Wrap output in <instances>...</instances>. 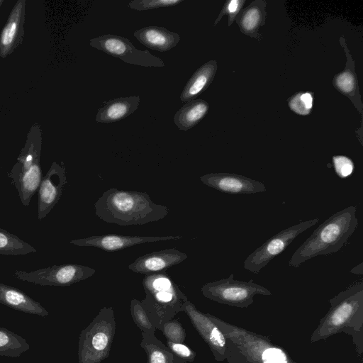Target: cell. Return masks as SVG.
<instances>
[{"instance_id":"19","label":"cell","mask_w":363,"mask_h":363,"mask_svg":"<svg viewBox=\"0 0 363 363\" xmlns=\"http://www.w3.org/2000/svg\"><path fill=\"white\" fill-rule=\"evenodd\" d=\"M133 36L146 48L162 52L174 48L180 40L179 33L156 26L138 29Z\"/></svg>"},{"instance_id":"24","label":"cell","mask_w":363,"mask_h":363,"mask_svg":"<svg viewBox=\"0 0 363 363\" xmlns=\"http://www.w3.org/2000/svg\"><path fill=\"white\" fill-rule=\"evenodd\" d=\"M208 110L209 104L203 99H196L185 102L174 114L173 121L179 130L187 131L196 125Z\"/></svg>"},{"instance_id":"9","label":"cell","mask_w":363,"mask_h":363,"mask_svg":"<svg viewBox=\"0 0 363 363\" xmlns=\"http://www.w3.org/2000/svg\"><path fill=\"white\" fill-rule=\"evenodd\" d=\"M318 221L319 219L315 218L281 230L247 256L244 261V268L258 274L272 259L283 252L297 236Z\"/></svg>"},{"instance_id":"34","label":"cell","mask_w":363,"mask_h":363,"mask_svg":"<svg viewBox=\"0 0 363 363\" xmlns=\"http://www.w3.org/2000/svg\"><path fill=\"white\" fill-rule=\"evenodd\" d=\"M167 346L175 355L186 362H192L195 360V352L184 343L174 342L167 340Z\"/></svg>"},{"instance_id":"15","label":"cell","mask_w":363,"mask_h":363,"mask_svg":"<svg viewBox=\"0 0 363 363\" xmlns=\"http://www.w3.org/2000/svg\"><path fill=\"white\" fill-rule=\"evenodd\" d=\"M199 179L205 185L229 194H252L267 191L262 182L234 173H209Z\"/></svg>"},{"instance_id":"27","label":"cell","mask_w":363,"mask_h":363,"mask_svg":"<svg viewBox=\"0 0 363 363\" xmlns=\"http://www.w3.org/2000/svg\"><path fill=\"white\" fill-rule=\"evenodd\" d=\"M36 252L34 247L22 240L17 235L0 228V255H23Z\"/></svg>"},{"instance_id":"32","label":"cell","mask_w":363,"mask_h":363,"mask_svg":"<svg viewBox=\"0 0 363 363\" xmlns=\"http://www.w3.org/2000/svg\"><path fill=\"white\" fill-rule=\"evenodd\" d=\"M245 0H229L226 1L218 16L214 21V26L218 23L220 19L224 15L228 16V26H230L233 21L235 20L236 16L241 11L243 5L245 3Z\"/></svg>"},{"instance_id":"16","label":"cell","mask_w":363,"mask_h":363,"mask_svg":"<svg viewBox=\"0 0 363 363\" xmlns=\"http://www.w3.org/2000/svg\"><path fill=\"white\" fill-rule=\"evenodd\" d=\"M187 258V255L175 248L165 249L145 254L138 257L128 265V269L135 273L150 274L166 272Z\"/></svg>"},{"instance_id":"28","label":"cell","mask_w":363,"mask_h":363,"mask_svg":"<svg viewBox=\"0 0 363 363\" xmlns=\"http://www.w3.org/2000/svg\"><path fill=\"white\" fill-rule=\"evenodd\" d=\"M130 313L135 325L147 335H155L157 330L151 321L141 302L135 298L130 301Z\"/></svg>"},{"instance_id":"2","label":"cell","mask_w":363,"mask_h":363,"mask_svg":"<svg viewBox=\"0 0 363 363\" xmlns=\"http://www.w3.org/2000/svg\"><path fill=\"white\" fill-rule=\"evenodd\" d=\"M330 306L312 333L315 342L345 333L352 337L359 356L363 354V283L340 291L328 301Z\"/></svg>"},{"instance_id":"6","label":"cell","mask_w":363,"mask_h":363,"mask_svg":"<svg viewBox=\"0 0 363 363\" xmlns=\"http://www.w3.org/2000/svg\"><path fill=\"white\" fill-rule=\"evenodd\" d=\"M116 323L113 307H103L80 333L79 363H101L110 353Z\"/></svg>"},{"instance_id":"3","label":"cell","mask_w":363,"mask_h":363,"mask_svg":"<svg viewBox=\"0 0 363 363\" xmlns=\"http://www.w3.org/2000/svg\"><path fill=\"white\" fill-rule=\"evenodd\" d=\"M208 314L227 338L228 363H296L267 337Z\"/></svg>"},{"instance_id":"35","label":"cell","mask_w":363,"mask_h":363,"mask_svg":"<svg viewBox=\"0 0 363 363\" xmlns=\"http://www.w3.org/2000/svg\"><path fill=\"white\" fill-rule=\"evenodd\" d=\"M2 3H3V1H0V6H1V4Z\"/></svg>"},{"instance_id":"1","label":"cell","mask_w":363,"mask_h":363,"mask_svg":"<svg viewBox=\"0 0 363 363\" xmlns=\"http://www.w3.org/2000/svg\"><path fill=\"white\" fill-rule=\"evenodd\" d=\"M96 216L108 223L121 226L145 225L165 218L167 206L155 203L144 192L111 188L94 203Z\"/></svg>"},{"instance_id":"17","label":"cell","mask_w":363,"mask_h":363,"mask_svg":"<svg viewBox=\"0 0 363 363\" xmlns=\"http://www.w3.org/2000/svg\"><path fill=\"white\" fill-rule=\"evenodd\" d=\"M24 0L16 2L0 35V56L3 58L18 46L23 36L25 20Z\"/></svg>"},{"instance_id":"21","label":"cell","mask_w":363,"mask_h":363,"mask_svg":"<svg viewBox=\"0 0 363 363\" xmlns=\"http://www.w3.org/2000/svg\"><path fill=\"white\" fill-rule=\"evenodd\" d=\"M0 303L14 310L45 317L48 311L17 288L0 283Z\"/></svg>"},{"instance_id":"13","label":"cell","mask_w":363,"mask_h":363,"mask_svg":"<svg viewBox=\"0 0 363 363\" xmlns=\"http://www.w3.org/2000/svg\"><path fill=\"white\" fill-rule=\"evenodd\" d=\"M65 167L52 162L46 174L43 177L38 189V218L44 219L61 198L67 184Z\"/></svg>"},{"instance_id":"23","label":"cell","mask_w":363,"mask_h":363,"mask_svg":"<svg viewBox=\"0 0 363 363\" xmlns=\"http://www.w3.org/2000/svg\"><path fill=\"white\" fill-rule=\"evenodd\" d=\"M266 6L265 1L255 0L239 12L235 21L243 34L260 38L258 30L266 22Z\"/></svg>"},{"instance_id":"25","label":"cell","mask_w":363,"mask_h":363,"mask_svg":"<svg viewBox=\"0 0 363 363\" xmlns=\"http://www.w3.org/2000/svg\"><path fill=\"white\" fill-rule=\"evenodd\" d=\"M140 347L146 352V363H187L175 355L155 335L142 333Z\"/></svg>"},{"instance_id":"7","label":"cell","mask_w":363,"mask_h":363,"mask_svg":"<svg viewBox=\"0 0 363 363\" xmlns=\"http://www.w3.org/2000/svg\"><path fill=\"white\" fill-rule=\"evenodd\" d=\"M201 291L203 296L210 300L242 308L252 305L255 295L272 294L268 289L254 282L253 279L247 281L235 279L233 274L228 278L203 284Z\"/></svg>"},{"instance_id":"11","label":"cell","mask_w":363,"mask_h":363,"mask_svg":"<svg viewBox=\"0 0 363 363\" xmlns=\"http://www.w3.org/2000/svg\"><path fill=\"white\" fill-rule=\"evenodd\" d=\"M91 47L102 51L123 62L142 67H163L164 61L149 50L137 49L129 39L113 34H104L91 38Z\"/></svg>"},{"instance_id":"14","label":"cell","mask_w":363,"mask_h":363,"mask_svg":"<svg viewBox=\"0 0 363 363\" xmlns=\"http://www.w3.org/2000/svg\"><path fill=\"white\" fill-rule=\"evenodd\" d=\"M182 238V235L143 236L107 234L72 240L69 243L79 247H94L105 251L113 252L145 242L177 240Z\"/></svg>"},{"instance_id":"12","label":"cell","mask_w":363,"mask_h":363,"mask_svg":"<svg viewBox=\"0 0 363 363\" xmlns=\"http://www.w3.org/2000/svg\"><path fill=\"white\" fill-rule=\"evenodd\" d=\"M184 313L189 316L194 328L209 347L214 359L218 362L226 359L227 338L208 314L199 311L189 301L185 304Z\"/></svg>"},{"instance_id":"10","label":"cell","mask_w":363,"mask_h":363,"mask_svg":"<svg viewBox=\"0 0 363 363\" xmlns=\"http://www.w3.org/2000/svg\"><path fill=\"white\" fill-rule=\"evenodd\" d=\"M96 270L78 264L53 265L26 272L16 270L13 277L21 281L40 286H67L93 276Z\"/></svg>"},{"instance_id":"5","label":"cell","mask_w":363,"mask_h":363,"mask_svg":"<svg viewBox=\"0 0 363 363\" xmlns=\"http://www.w3.org/2000/svg\"><path fill=\"white\" fill-rule=\"evenodd\" d=\"M143 286L145 297L140 302L157 330L184 312L187 297L166 272L145 275Z\"/></svg>"},{"instance_id":"22","label":"cell","mask_w":363,"mask_h":363,"mask_svg":"<svg viewBox=\"0 0 363 363\" xmlns=\"http://www.w3.org/2000/svg\"><path fill=\"white\" fill-rule=\"evenodd\" d=\"M218 69L217 62L210 60L199 67L185 84L181 94L182 102H188L196 98L210 86Z\"/></svg>"},{"instance_id":"8","label":"cell","mask_w":363,"mask_h":363,"mask_svg":"<svg viewBox=\"0 0 363 363\" xmlns=\"http://www.w3.org/2000/svg\"><path fill=\"white\" fill-rule=\"evenodd\" d=\"M8 177L16 187L22 204L28 206L43 178L38 147L33 143L26 147Z\"/></svg>"},{"instance_id":"18","label":"cell","mask_w":363,"mask_h":363,"mask_svg":"<svg viewBox=\"0 0 363 363\" xmlns=\"http://www.w3.org/2000/svg\"><path fill=\"white\" fill-rule=\"evenodd\" d=\"M340 42L347 55V63L344 70L334 77L333 84L338 91L352 101L359 113L362 114V104L359 91L357 77L354 71V62L342 37L340 38Z\"/></svg>"},{"instance_id":"26","label":"cell","mask_w":363,"mask_h":363,"mask_svg":"<svg viewBox=\"0 0 363 363\" xmlns=\"http://www.w3.org/2000/svg\"><path fill=\"white\" fill-rule=\"evenodd\" d=\"M29 344L21 336L0 327V355L9 357H18L28 350Z\"/></svg>"},{"instance_id":"4","label":"cell","mask_w":363,"mask_h":363,"mask_svg":"<svg viewBox=\"0 0 363 363\" xmlns=\"http://www.w3.org/2000/svg\"><path fill=\"white\" fill-rule=\"evenodd\" d=\"M356 212V207L350 206L328 218L294 252L289 266L298 267L318 255L339 251L358 225Z\"/></svg>"},{"instance_id":"20","label":"cell","mask_w":363,"mask_h":363,"mask_svg":"<svg viewBox=\"0 0 363 363\" xmlns=\"http://www.w3.org/2000/svg\"><path fill=\"white\" fill-rule=\"evenodd\" d=\"M140 99L139 96L119 97L104 101L96 116V121L101 123H111L121 121L138 108Z\"/></svg>"},{"instance_id":"29","label":"cell","mask_w":363,"mask_h":363,"mask_svg":"<svg viewBox=\"0 0 363 363\" xmlns=\"http://www.w3.org/2000/svg\"><path fill=\"white\" fill-rule=\"evenodd\" d=\"M313 96L310 92H298L288 100L291 111L301 116L308 115L313 108Z\"/></svg>"},{"instance_id":"33","label":"cell","mask_w":363,"mask_h":363,"mask_svg":"<svg viewBox=\"0 0 363 363\" xmlns=\"http://www.w3.org/2000/svg\"><path fill=\"white\" fill-rule=\"evenodd\" d=\"M333 164L336 174L342 179L351 175L354 168L352 160L343 155L333 156Z\"/></svg>"},{"instance_id":"30","label":"cell","mask_w":363,"mask_h":363,"mask_svg":"<svg viewBox=\"0 0 363 363\" xmlns=\"http://www.w3.org/2000/svg\"><path fill=\"white\" fill-rule=\"evenodd\" d=\"M183 1L184 0H133L128 4V6L135 11H143L173 6Z\"/></svg>"},{"instance_id":"31","label":"cell","mask_w":363,"mask_h":363,"mask_svg":"<svg viewBox=\"0 0 363 363\" xmlns=\"http://www.w3.org/2000/svg\"><path fill=\"white\" fill-rule=\"evenodd\" d=\"M160 330L169 341L184 343L186 339L185 329L177 320L172 319L166 322Z\"/></svg>"}]
</instances>
